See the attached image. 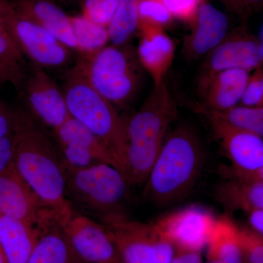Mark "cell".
Returning <instances> with one entry per match:
<instances>
[{
  "label": "cell",
  "mask_w": 263,
  "mask_h": 263,
  "mask_svg": "<svg viewBox=\"0 0 263 263\" xmlns=\"http://www.w3.org/2000/svg\"><path fill=\"white\" fill-rule=\"evenodd\" d=\"M13 166L60 219L73 209L66 198L67 172L56 143L34 118L22 113L14 133Z\"/></svg>",
  "instance_id": "obj_1"
},
{
  "label": "cell",
  "mask_w": 263,
  "mask_h": 263,
  "mask_svg": "<svg viewBox=\"0 0 263 263\" xmlns=\"http://www.w3.org/2000/svg\"><path fill=\"white\" fill-rule=\"evenodd\" d=\"M204 151L198 136L179 126L165 139L145 186L144 196L156 205H167L187 195L201 174Z\"/></svg>",
  "instance_id": "obj_2"
},
{
  "label": "cell",
  "mask_w": 263,
  "mask_h": 263,
  "mask_svg": "<svg viewBox=\"0 0 263 263\" xmlns=\"http://www.w3.org/2000/svg\"><path fill=\"white\" fill-rule=\"evenodd\" d=\"M176 112V103L164 81L154 85L141 108L127 119L124 176L129 184L146 182Z\"/></svg>",
  "instance_id": "obj_3"
},
{
  "label": "cell",
  "mask_w": 263,
  "mask_h": 263,
  "mask_svg": "<svg viewBox=\"0 0 263 263\" xmlns=\"http://www.w3.org/2000/svg\"><path fill=\"white\" fill-rule=\"evenodd\" d=\"M62 89L70 117L110 147L124 175L127 119L121 117L115 105L91 86L78 62L67 74Z\"/></svg>",
  "instance_id": "obj_4"
},
{
  "label": "cell",
  "mask_w": 263,
  "mask_h": 263,
  "mask_svg": "<svg viewBox=\"0 0 263 263\" xmlns=\"http://www.w3.org/2000/svg\"><path fill=\"white\" fill-rule=\"evenodd\" d=\"M78 63L91 86L115 106L127 105L141 86L143 67L129 43L106 46Z\"/></svg>",
  "instance_id": "obj_5"
},
{
  "label": "cell",
  "mask_w": 263,
  "mask_h": 263,
  "mask_svg": "<svg viewBox=\"0 0 263 263\" xmlns=\"http://www.w3.org/2000/svg\"><path fill=\"white\" fill-rule=\"evenodd\" d=\"M66 172V198L72 207L98 216L100 221L122 213L119 207L127 196L129 183L117 167L98 164Z\"/></svg>",
  "instance_id": "obj_6"
},
{
  "label": "cell",
  "mask_w": 263,
  "mask_h": 263,
  "mask_svg": "<svg viewBox=\"0 0 263 263\" xmlns=\"http://www.w3.org/2000/svg\"><path fill=\"white\" fill-rule=\"evenodd\" d=\"M124 263H171L176 253L154 223L130 220L122 213L102 219Z\"/></svg>",
  "instance_id": "obj_7"
},
{
  "label": "cell",
  "mask_w": 263,
  "mask_h": 263,
  "mask_svg": "<svg viewBox=\"0 0 263 263\" xmlns=\"http://www.w3.org/2000/svg\"><path fill=\"white\" fill-rule=\"evenodd\" d=\"M0 15L26 58L38 68H61L72 50L37 24L19 14L10 0H0Z\"/></svg>",
  "instance_id": "obj_8"
},
{
  "label": "cell",
  "mask_w": 263,
  "mask_h": 263,
  "mask_svg": "<svg viewBox=\"0 0 263 263\" xmlns=\"http://www.w3.org/2000/svg\"><path fill=\"white\" fill-rule=\"evenodd\" d=\"M263 67V47L260 40L246 26L228 33L226 37L205 57L198 79L200 94L211 80L221 71L243 69L252 71Z\"/></svg>",
  "instance_id": "obj_9"
},
{
  "label": "cell",
  "mask_w": 263,
  "mask_h": 263,
  "mask_svg": "<svg viewBox=\"0 0 263 263\" xmlns=\"http://www.w3.org/2000/svg\"><path fill=\"white\" fill-rule=\"evenodd\" d=\"M53 133L66 171L108 164L122 172L120 162L110 147L73 118L70 117Z\"/></svg>",
  "instance_id": "obj_10"
},
{
  "label": "cell",
  "mask_w": 263,
  "mask_h": 263,
  "mask_svg": "<svg viewBox=\"0 0 263 263\" xmlns=\"http://www.w3.org/2000/svg\"><path fill=\"white\" fill-rule=\"evenodd\" d=\"M58 222L82 263H106L121 258L113 238L103 223L72 209Z\"/></svg>",
  "instance_id": "obj_11"
},
{
  "label": "cell",
  "mask_w": 263,
  "mask_h": 263,
  "mask_svg": "<svg viewBox=\"0 0 263 263\" xmlns=\"http://www.w3.org/2000/svg\"><path fill=\"white\" fill-rule=\"evenodd\" d=\"M216 219L203 208L190 205L153 222L176 252H199L206 247Z\"/></svg>",
  "instance_id": "obj_12"
},
{
  "label": "cell",
  "mask_w": 263,
  "mask_h": 263,
  "mask_svg": "<svg viewBox=\"0 0 263 263\" xmlns=\"http://www.w3.org/2000/svg\"><path fill=\"white\" fill-rule=\"evenodd\" d=\"M0 215L41 228L56 213L48 207L17 172L13 164L0 174Z\"/></svg>",
  "instance_id": "obj_13"
},
{
  "label": "cell",
  "mask_w": 263,
  "mask_h": 263,
  "mask_svg": "<svg viewBox=\"0 0 263 263\" xmlns=\"http://www.w3.org/2000/svg\"><path fill=\"white\" fill-rule=\"evenodd\" d=\"M18 89L32 117L52 130L70 118L62 89L43 69L34 67Z\"/></svg>",
  "instance_id": "obj_14"
},
{
  "label": "cell",
  "mask_w": 263,
  "mask_h": 263,
  "mask_svg": "<svg viewBox=\"0 0 263 263\" xmlns=\"http://www.w3.org/2000/svg\"><path fill=\"white\" fill-rule=\"evenodd\" d=\"M210 123L216 139L233 165V175L252 174L263 167V138L198 112Z\"/></svg>",
  "instance_id": "obj_15"
},
{
  "label": "cell",
  "mask_w": 263,
  "mask_h": 263,
  "mask_svg": "<svg viewBox=\"0 0 263 263\" xmlns=\"http://www.w3.org/2000/svg\"><path fill=\"white\" fill-rule=\"evenodd\" d=\"M190 32L183 39V53L189 60L205 57L226 37L229 19L224 12L204 0L190 22Z\"/></svg>",
  "instance_id": "obj_16"
},
{
  "label": "cell",
  "mask_w": 263,
  "mask_h": 263,
  "mask_svg": "<svg viewBox=\"0 0 263 263\" xmlns=\"http://www.w3.org/2000/svg\"><path fill=\"white\" fill-rule=\"evenodd\" d=\"M139 44L136 48L142 67L152 77L154 85L165 81L175 57V45L173 40L159 26L148 24L138 25Z\"/></svg>",
  "instance_id": "obj_17"
},
{
  "label": "cell",
  "mask_w": 263,
  "mask_h": 263,
  "mask_svg": "<svg viewBox=\"0 0 263 263\" xmlns=\"http://www.w3.org/2000/svg\"><path fill=\"white\" fill-rule=\"evenodd\" d=\"M19 14L37 24L72 51L77 46L70 15L51 0H13Z\"/></svg>",
  "instance_id": "obj_18"
},
{
  "label": "cell",
  "mask_w": 263,
  "mask_h": 263,
  "mask_svg": "<svg viewBox=\"0 0 263 263\" xmlns=\"http://www.w3.org/2000/svg\"><path fill=\"white\" fill-rule=\"evenodd\" d=\"M250 76V71L243 69H230L216 74L202 94L205 100L202 105L223 111L239 105Z\"/></svg>",
  "instance_id": "obj_19"
},
{
  "label": "cell",
  "mask_w": 263,
  "mask_h": 263,
  "mask_svg": "<svg viewBox=\"0 0 263 263\" xmlns=\"http://www.w3.org/2000/svg\"><path fill=\"white\" fill-rule=\"evenodd\" d=\"M40 233L39 228L0 215V243L8 263H27Z\"/></svg>",
  "instance_id": "obj_20"
},
{
  "label": "cell",
  "mask_w": 263,
  "mask_h": 263,
  "mask_svg": "<svg viewBox=\"0 0 263 263\" xmlns=\"http://www.w3.org/2000/svg\"><path fill=\"white\" fill-rule=\"evenodd\" d=\"M27 263H82L57 218L43 227Z\"/></svg>",
  "instance_id": "obj_21"
},
{
  "label": "cell",
  "mask_w": 263,
  "mask_h": 263,
  "mask_svg": "<svg viewBox=\"0 0 263 263\" xmlns=\"http://www.w3.org/2000/svg\"><path fill=\"white\" fill-rule=\"evenodd\" d=\"M207 261L212 263H243L240 228L228 216L216 219L206 245Z\"/></svg>",
  "instance_id": "obj_22"
},
{
  "label": "cell",
  "mask_w": 263,
  "mask_h": 263,
  "mask_svg": "<svg viewBox=\"0 0 263 263\" xmlns=\"http://www.w3.org/2000/svg\"><path fill=\"white\" fill-rule=\"evenodd\" d=\"M218 198L230 210L263 211V181L234 178L219 188Z\"/></svg>",
  "instance_id": "obj_23"
},
{
  "label": "cell",
  "mask_w": 263,
  "mask_h": 263,
  "mask_svg": "<svg viewBox=\"0 0 263 263\" xmlns=\"http://www.w3.org/2000/svg\"><path fill=\"white\" fill-rule=\"evenodd\" d=\"M25 58L0 15V68L7 81L18 89L27 75Z\"/></svg>",
  "instance_id": "obj_24"
},
{
  "label": "cell",
  "mask_w": 263,
  "mask_h": 263,
  "mask_svg": "<svg viewBox=\"0 0 263 263\" xmlns=\"http://www.w3.org/2000/svg\"><path fill=\"white\" fill-rule=\"evenodd\" d=\"M139 11L138 0H120L108 27L109 41L117 46L129 44L138 31Z\"/></svg>",
  "instance_id": "obj_25"
},
{
  "label": "cell",
  "mask_w": 263,
  "mask_h": 263,
  "mask_svg": "<svg viewBox=\"0 0 263 263\" xmlns=\"http://www.w3.org/2000/svg\"><path fill=\"white\" fill-rule=\"evenodd\" d=\"M77 49L82 57L91 56L103 49L109 41L108 27L91 22L84 15L70 16Z\"/></svg>",
  "instance_id": "obj_26"
},
{
  "label": "cell",
  "mask_w": 263,
  "mask_h": 263,
  "mask_svg": "<svg viewBox=\"0 0 263 263\" xmlns=\"http://www.w3.org/2000/svg\"><path fill=\"white\" fill-rule=\"evenodd\" d=\"M197 112H204L243 130L263 138V106L249 107L238 105L223 111H215L202 105H197Z\"/></svg>",
  "instance_id": "obj_27"
},
{
  "label": "cell",
  "mask_w": 263,
  "mask_h": 263,
  "mask_svg": "<svg viewBox=\"0 0 263 263\" xmlns=\"http://www.w3.org/2000/svg\"><path fill=\"white\" fill-rule=\"evenodd\" d=\"M139 24H148L165 29L174 18L162 0H138Z\"/></svg>",
  "instance_id": "obj_28"
},
{
  "label": "cell",
  "mask_w": 263,
  "mask_h": 263,
  "mask_svg": "<svg viewBox=\"0 0 263 263\" xmlns=\"http://www.w3.org/2000/svg\"><path fill=\"white\" fill-rule=\"evenodd\" d=\"M119 2L120 0H84L82 15L95 24L108 27Z\"/></svg>",
  "instance_id": "obj_29"
},
{
  "label": "cell",
  "mask_w": 263,
  "mask_h": 263,
  "mask_svg": "<svg viewBox=\"0 0 263 263\" xmlns=\"http://www.w3.org/2000/svg\"><path fill=\"white\" fill-rule=\"evenodd\" d=\"M240 240L243 258L249 263H263V238L249 228H240Z\"/></svg>",
  "instance_id": "obj_30"
},
{
  "label": "cell",
  "mask_w": 263,
  "mask_h": 263,
  "mask_svg": "<svg viewBox=\"0 0 263 263\" xmlns=\"http://www.w3.org/2000/svg\"><path fill=\"white\" fill-rule=\"evenodd\" d=\"M173 18L190 24L204 0H162Z\"/></svg>",
  "instance_id": "obj_31"
},
{
  "label": "cell",
  "mask_w": 263,
  "mask_h": 263,
  "mask_svg": "<svg viewBox=\"0 0 263 263\" xmlns=\"http://www.w3.org/2000/svg\"><path fill=\"white\" fill-rule=\"evenodd\" d=\"M228 11L242 20H248L263 8V0H218Z\"/></svg>",
  "instance_id": "obj_32"
},
{
  "label": "cell",
  "mask_w": 263,
  "mask_h": 263,
  "mask_svg": "<svg viewBox=\"0 0 263 263\" xmlns=\"http://www.w3.org/2000/svg\"><path fill=\"white\" fill-rule=\"evenodd\" d=\"M259 69L254 70L250 76L239 105L249 107L263 106V89Z\"/></svg>",
  "instance_id": "obj_33"
},
{
  "label": "cell",
  "mask_w": 263,
  "mask_h": 263,
  "mask_svg": "<svg viewBox=\"0 0 263 263\" xmlns=\"http://www.w3.org/2000/svg\"><path fill=\"white\" fill-rule=\"evenodd\" d=\"M22 113L13 111L0 103V138L14 134L18 127Z\"/></svg>",
  "instance_id": "obj_34"
},
{
  "label": "cell",
  "mask_w": 263,
  "mask_h": 263,
  "mask_svg": "<svg viewBox=\"0 0 263 263\" xmlns=\"http://www.w3.org/2000/svg\"><path fill=\"white\" fill-rule=\"evenodd\" d=\"M14 134L0 138V174L13 164Z\"/></svg>",
  "instance_id": "obj_35"
},
{
  "label": "cell",
  "mask_w": 263,
  "mask_h": 263,
  "mask_svg": "<svg viewBox=\"0 0 263 263\" xmlns=\"http://www.w3.org/2000/svg\"><path fill=\"white\" fill-rule=\"evenodd\" d=\"M247 214L250 226L249 228L263 238V211L254 209L249 211Z\"/></svg>",
  "instance_id": "obj_36"
},
{
  "label": "cell",
  "mask_w": 263,
  "mask_h": 263,
  "mask_svg": "<svg viewBox=\"0 0 263 263\" xmlns=\"http://www.w3.org/2000/svg\"><path fill=\"white\" fill-rule=\"evenodd\" d=\"M171 263H204L199 252H176Z\"/></svg>",
  "instance_id": "obj_37"
},
{
  "label": "cell",
  "mask_w": 263,
  "mask_h": 263,
  "mask_svg": "<svg viewBox=\"0 0 263 263\" xmlns=\"http://www.w3.org/2000/svg\"><path fill=\"white\" fill-rule=\"evenodd\" d=\"M235 179L245 180V181H263V167L257 172L252 174L233 175Z\"/></svg>",
  "instance_id": "obj_38"
},
{
  "label": "cell",
  "mask_w": 263,
  "mask_h": 263,
  "mask_svg": "<svg viewBox=\"0 0 263 263\" xmlns=\"http://www.w3.org/2000/svg\"><path fill=\"white\" fill-rule=\"evenodd\" d=\"M0 263H8V259H7L6 255H5L4 250H3L1 243H0Z\"/></svg>",
  "instance_id": "obj_39"
},
{
  "label": "cell",
  "mask_w": 263,
  "mask_h": 263,
  "mask_svg": "<svg viewBox=\"0 0 263 263\" xmlns=\"http://www.w3.org/2000/svg\"><path fill=\"white\" fill-rule=\"evenodd\" d=\"M6 82H8V81H7L3 70L0 68V86H2V85L4 84Z\"/></svg>",
  "instance_id": "obj_40"
},
{
  "label": "cell",
  "mask_w": 263,
  "mask_h": 263,
  "mask_svg": "<svg viewBox=\"0 0 263 263\" xmlns=\"http://www.w3.org/2000/svg\"><path fill=\"white\" fill-rule=\"evenodd\" d=\"M260 79H261V84H262V89H263V67H260Z\"/></svg>",
  "instance_id": "obj_41"
},
{
  "label": "cell",
  "mask_w": 263,
  "mask_h": 263,
  "mask_svg": "<svg viewBox=\"0 0 263 263\" xmlns=\"http://www.w3.org/2000/svg\"><path fill=\"white\" fill-rule=\"evenodd\" d=\"M106 263H124L123 262L122 258H119L116 259V260L111 261V262H106Z\"/></svg>",
  "instance_id": "obj_42"
},
{
  "label": "cell",
  "mask_w": 263,
  "mask_h": 263,
  "mask_svg": "<svg viewBox=\"0 0 263 263\" xmlns=\"http://www.w3.org/2000/svg\"><path fill=\"white\" fill-rule=\"evenodd\" d=\"M51 1H52V0H51Z\"/></svg>",
  "instance_id": "obj_43"
}]
</instances>
